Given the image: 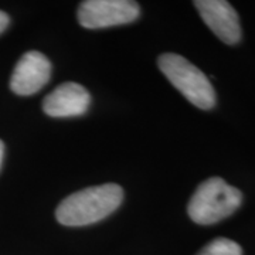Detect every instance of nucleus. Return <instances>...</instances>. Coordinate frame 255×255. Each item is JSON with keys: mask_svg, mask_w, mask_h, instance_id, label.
Wrapping results in <instances>:
<instances>
[{"mask_svg": "<svg viewBox=\"0 0 255 255\" xmlns=\"http://www.w3.org/2000/svg\"><path fill=\"white\" fill-rule=\"evenodd\" d=\"M124 199L121 186L108 183L87 187L64 199L57 207V220L70 227L94 224L118 209Z\"/></svg>", "mask_w": 255, "mask_h": 255, "instance_id": "nucleus-1", "label": "nucleus"}, {"mask_svg": "<svg viewBox=\"0 0 255 255\" xmlns=\"http://www.w3.org/2000/svg\"><path fill=\"white\" fill-rule=\"evenodd\" d=\"M241 203L243 194L238 189L227 184L221 177H210L191 196L187 213L194 223L209 226L227 219Z\"/></svg>", "mask_w": 255, "mask_h": 255, "instance_id": "nucleus-2", "label": "nucleus"}, {"mask_svg": "<svg viewBox=\"0 0 255 255\" xmlns=\"http://www.w3.org/2000/svg\"><path fill=\"white\" fill-rule=\"evenodd\" d=\"M157 65L166 78L183 95L200 110H211L216 105V92L206 74L184 57L164 53L159 57Z\"/></svg>", "mask_w": 255, "mask_h": 255, "instance_id": "nucleus-3", "label": "nucleus"}, {"mask_svg": "<svg viewBox=\"0 0 255 255\" xmlns=\"http://www.w3.org/2000/svg\"><path fill=\"white\" fill-rule=\"evenodd\" d=\"M139 13V4L132 0H87L78 7V21L85 28H104L130 23Z\"/></svg>", "mask_w": 255, "mask_h": 255, "instance_id": "nucleus-4", "label": "nucleus"}, {"mask_svg": "<svg viewBox=\"0 0 255 255\" xmlns=\"http://www.w3.org/2000/svg\"><path fill=\"white\" fill-rule=\"evenodd\" d=\"M204 23L226 44H237L241 40V26L237 11L224 0H197L194 1Z\"/></svg>", "mask_w": 255, "mask_h": 255, "instance_id": "nucleus-5", "label": "nucleus"}, {"mask_svg": "<svg viewBox=\"0 0 255 255\" xmlns=\"http://www.w3.org/2000/svg\"><path fill=\"white\" fill-rule=\"evenodd\" d=\"M50 74L51 64L46 55L28 51L18 60L10 80V88L17 95H33L48 82Z\"/></svg>", "mask_w": 255, "mask_h": 255, "instance_id": "nucleus-6", "label": "nucleus"}, {"mask_svg": "<svg viewBox=\"0 0 255 255\" xmlns=\"http://www.w3.org/2000/svg\"><path fill=\"white\" fill-rule=\"evenodd\" d=\"M91 102L90 92L77 82H64L43 101V110L48 117L67 118L85 114Z\"/></svg>", "mask_w": 255, "mask_h": 255, "instance_id": "nucleus-7", "label": "nucleus"}, {"mask_svg": "<svg viewBox=\"0 0 255 255\" xmlns=\"http://www.w3.org/2000/svg\"><path fill=\"white\" fill-rule=\"evenodd\" d=\"M197 255H243V250L236 241L228 238H216Z\"/></svg>", "mask_w": 255, "mask_h": 255, "instance_id": "nucleus-8", "label": "nucleus"}, {"mask_svg": "<svg viewBox=\"0 0 255 255\" xmlns=\"http://www.w3.org/2000/svg\"><path fill=\"white\" fill-rule=\"evenodd\" d=\"M7 26H9V16L4 11L0 10V33H3Z\"/></svg>", "mask_w": 255, "mask_h": 255, "instance_id": "nucleus-9", "label": "nucleus"}, {"mask_svg": "<svg viewBox=\"0 0 255 255\" xmlns=\"http://www.w3.org/2000/svg\"><path fill=\"white\" fill-rule=\"evenodd\" d=\"M3 152H4V146H3V142L0 140V166H1V160H3Z\"/></svg>", "mask_w": 255, "mask_h": 255, "instance_id": "nucleus-10", "label": "nucleus"}]
</instances>
